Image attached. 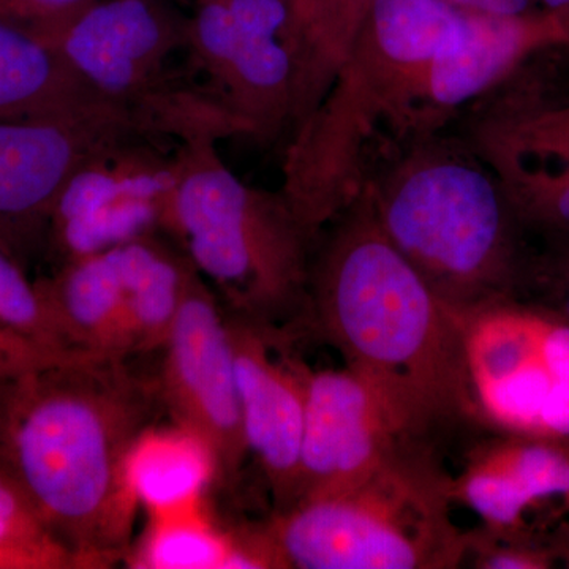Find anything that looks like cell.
Here are the masks:
<instances>
[{
  "label": "cell",
  "mask_w": 569,
  "mask_h": 569,
  "mask_svg": "<svg viewBox=\"0 0 569 569\" xmlns=\"http://www.w3.org/2000/svg\"><path fill=\"white\" fill-rule=\"evenodd\" d=\"M535 253L526 299L556 310L569 321V241H548Z\"/></svg>",
  "instance_id": "28"
},
{
  "label": "cell",
  "mask_w": 569,
  "mask_h": 569,
  "mask_svg": "<svg viewBox=\"0 0 569 569\" xmlns=\"http://www.w3.org/2000/svg\"><path fill=\"white\" fill-rule=\"evenodd\" d=\"M159 380L164 413L211 449L217 481L234 486L249 455L242 426L227 312L192 269L162 348Z\"/></svg>",
  "instance_id": "11"
},
{
  "label": "cell",
  "mask_w": 569,
  "mask_h": 569,
  "mask_svg": "<svg viewBox=\"0 0 569 569\" xmlns=\"http://www.w3.org/2000/svg\"><path fill=\"white\" fill-rule=\"evenodd\" d=\"M93 355L99 353L43 346L10 329L0 328V378L18 377L31 370L62 365V362Z\"/></svg>",
  "instance_id": "29"
},
{
  "label": "cell",
  "mask_w": 569,
  "mask_h": 569,
  "mask_svg": "<svg viewBox=\"0 0 569 569\" xmlns=\"http://www.w3.org/2000/svg\"><path fill=\"white\" fill-rule=\"evenodd\" d=\"M122 142L71 179L52 213L50 236L67 261L148 234L160 222L173 162L159 167L152 153Z\"/></svg>",
  "instance_id": "15"
},
{
  "label": "cell",
  "mask_w": 569,
  "mask_h": 569,
  "mask_svg": "<svg viewBox=\"0 0 569 569\" xmlns=\"http://www.w3.org/2000/svg\"><path fill=\"white\" fill-rule=\"evenodd\" d=\"M39 284L69 346L129 358L121 277L110 249L67 261L54 279Z\"/></svg>",
  "instance_id": "17"
},
{
  "label": "cell",
  "mask_w": 569,
  "mask_h": 569,
  "mask_svg": "<svg viewBox=\"0 0 569 569\" xmlns=\"http://www.w3.org/2000/svg\"><path fill=\"white\" fill-rule=\"evenodd\" d=\"M463 138L498 146L535 160L559 162L569 159V102L545 104L529 93L508 91L489 107L479 108Z\"/></svg>",
  "instance_id": "21"
},
{
  "label": "cell",
  "mask_w": 569,
  "mask_h": 569,
  "mask_svg": "<svg viewBox=\"0 0 569 569\" xmlns=\"http://www.w3.org/2000/svg\"><path fill=\"white\" fill-rule=\"evenodd\" d=\"M323 6L325 0H296L293 10L296 26H298L299 48H301L302 39H305L313 21L317 20L318 13H320Z\"/></svg>",
  "instance_id": "32"
},
{
  "label": "cell",
  "mask_w": 569,
  "mask_h": 569,
  "mask_svg": "<svg viewBox=\"0 0 569 569\" xmlns=\"http://www.w3.org/2000/svg\"><path fill=\"white\" fill-rule=\"evenodd\" d=\"M452 500L481 520L482 529L500 537H518L538 531L529 522L538 505L516 479L496 462L471 448L459 477H452Z\"/></svg>",
  "instance_id": "24"
},
{
  "label": "cell",
  "mask_w": 569,
  "mask_h": 569,
  "mask_svg": "<svg viewBox=\"0 0 569 569\" xmlns=\"http://www.w3.org/2000/svg\"><path fill=\"white\" fill-rule=\"evenodd\" d=\"M307 326L388 397L415 436L481 425L459 318L389 241L366 183L313 249Z\"/></svg>",
  "instance_id": "2"
},
{
  "label": "cell",
  "mask_w": 569,
  "mask_h": 569,
  "mask_svg": "<svg viewBox=\"0 0 569 569\" xmlns=\"http://www.w3.org/2000/svg\"><path fill=\"white\" fill-rule=\"evenodd\" d=\"M288 2H290L291 6H295L296 0H288Z\"/></svg>",
  "instance_id": "34"
},
{
  "label": "cell",
  "mask_w": 569,
  "mask_h": 569,
  "mask_svg": "<svg viewBox=\"0 0 569 569\" xmlns=\"http://www.w3.org/2000/svg\"><path fill=\"white\" fill-rule=\"evenodd\" d=\"M475 448L511 475L538 508L559 501L569 512L568 443L497 433Z\"/></svg>",
  "instance_id": "26"
},
{
  "label": "cell",
  "mask_w": 569,
  "mask_h": 569,
  "mask_svg": "<svg viewBox=\"0 0 569 569\" xmlns=\"http://www.w3.org/2000/svg\"><path fill=\"white\" fill-rule=\"evenodd\" d=\"M0 326L43 346L69 348L58 318L39 283H32L14 260L0 247Z\"/></svg>",
  "instance_id": "27"
},
{
  "label": "cell",
  "mask_w": 569,
  "mask_h": 569,
  "mask_svg": "<svg viewBox=\"0 0 569 569\" xmlns=\"http://www.w3.org/2000/svg\"><path fill=\"white\" fill-rule=\"evenodd\" d=\"M481 426L569 445V321L526 298L456 313Z\"/></svg>",
  "instance_id": "8"
},
{
  "label": "cell",
  "mask_w": 569,
  "mask_h": 569,
  "mask_svg": "<svg viewBox=\"0 0 569 569\" xmlns=\"http://www.w3.org/2000/svg\"><path fill=\"white\" fill-rule=\"evenodd\" d=\"M448 0H376L328 91L293 130L280 192L313 247L353 203L367 148L392 130L427 63L462 24Z\"/></svg>",
  "instance_id": "4"
},
{
  "label": "cell",
  "mask_w": 569,
  "mask_h": 569,
  "mask_svg": "<svg viewBox=\"0 0 569 569\" xmlns=\"http://www.w3.org/2000/svg\"><path fill=\"white\" fill-rule=\"evenodd\" d=\"M99 104L107 103L77 80L43 33L0 18V121L52 118Z\"/></svg>",
  "instance_id": "16"
},
{
  "label": "cell",
  "mask_w": 569,
  "mask_h": 569,
  "mask_svg": "<svg viewBox=\"0 0 569 569\" xmlns=\"http://www.w3.org/2000/svg\"><path fill=\"white\" fill-rule=\"evenodd\" d=\"M227 318L247 448L260 462L276 511H283L298 500L310 369L291 356V332Z\"/></svg>",
  "instance_id": "14"
},
{
  "label": "cell",
  "mask_w": 569,
  "mask_h": 569,
  "mask_svg": "<svg viewBox=\"0 0 569 569\" xmlns=\"http://www.w3.org/2000/svg\"><path fill=\"white\" fill-rule=\"evenodd\" d=\"M376 0H325L299 48L295 119L302 121L323 99Z\"/></svg>",
  "instance_id": "23"
},
{
  "label": "cell",
  "mask_w": 569,
  "mask_h": 569,
  "mask_svg": "<svg viewBox=\"0 0 569 569\" xmlns=\"http://www.w3.org/2000/svg\"><path fill=\"white\" fill-rule=\"evenodd\" d=\"M539 9L556 14L569 28V0H537Z\"/></svg>",
  "instance_id": "33"
},
{
  "label": "cell",
  "mask_w": 569,
  "mask_h": 569,
  "mask_svg": "<svg viewBox=\"0 0 569 569\" xmlns=\"http://www.w3.org/2000/svg\"><path fill=\"white\" fill-rule=\"evenodd\" d=\"M189 51L206 100L239 134L274 138L290 129L299 33L288 0H193Z\"/></svg>",
  "instance_id": "9"
},
{
  "label": "cell",
  "mask_w": 569,
  "mask_h": 569,
  "mask_svg": "<svg viewBox=\"0 0 569 569\" xmlns=\"http://www.w3.org/2000/svg\"><path fill=\"white\" fill-rule=\"evenodd\" d=\"M110 252L121 277L130 355L162 350L193 266L148 234Z\"/></svg>",
  "instance_id": "18"
},
{
  "label": "cell",
  "mask_w": 569,
  "mask_h": 569,
  "mask_svg": "<svg viewBox=\"0 0 569 569\" xmlns=\"http://www.w3.org/2000/svg\"><path fill=\"white\" fill-rule=\"evenodd\" d=\"M408 438L421 437L361 373L309 370L296 503L355 485Z\"/></svg>",
  "instance_id": "13"
},
{
  "label": "cell",
  "mask_w": 569,
  "mask_h": 569,
  "mask_svg": "<svg viewBox=\"0 0 569 569\" xmlns=\"http://www.w3.org/2000/svg\"><path fill=\"white\" fill-rule=\"evenodd\" d=\"M164 413L159 380L93 355L0 378V467L80 568L126 559L137 522L127 460Z\"/></svg>",
  "instance_id": "1"
},
{
  "label": "cell",
  "mask_w": 569,
  "mask_h": 569,
  "mask_svg": "<svg viewBox=\"0 0 569 569\" xmlns=\"http://www.w3.org/2000/svg\"><path fill=\"white\" fill-rule=\"evenodd\" d=\"M151 134L110 104L31 121H0V247L17 261L50 236L59 198L86 164Z\"/></svg>",
  "instance_id": "10"
},
{
  "label": "cell",
  "mask_w": 569,
  "mask_h": 569,
  "mask_svg": "<svg viewBox=\"0 0 569 569\" xmlns=\"http://www.w3.org/2000/svg\"><path fill=\"white\" fill-rule=\"evenodd\" d=\"M468 142L496 171L527 233L569 241V159L535 162L498 146Z\"/></svg>",
  "instance_id": "22"
},
{
  "label": "cell",
  "mask_w": 569,
  "mask_h": 569,
  "mask_svg": "<svg viewBox=\"0 0 569 569\" xmlns=\"http://www.w3.org/2000/svg\"><path fill=\"white\" fill-rule=\"evenodd\" d=\"M80 568L21 486L0 467V569Z\"/></svg>",
  "instance_id": "25"
},
{
  "label": "cell",
  "mask_w": 569,
  "mask_h": 569,
  "mask_svg": "<svg viewBox=\"0 0 569 569\" xmlns=\"http://www.w3.org/2000/svg\"><path fill=\"white\" fill-rule=\"evenodd\" d=\"M212 479H217V463L211 449L176 425L149 427L127 460V481L149 515L200 503Z\"/></svg>",
  "instance_id": "19"
},
{
  "label": "cell",
  "mask_w": 569,
  "mask_h": 569,
  "mask_svg": "<svg viewBox=\"0 0 569 569\" xmlns=\"http://www.w3.org/2000/svg\"><path fill=\"white\" fill-rule=\"evenodd\" d=\"M217 138H182L159 224L227 313L293 332L307 326L313 244L280 190L249 186L224 164Z\"/></svg>",
  "instance_id": "6"
},
{
  "label": "cell",
  "mask_w": 569,
  "mask_h": 569,
  "mask_svg": "<svg viewBox=\"0 0 569 569\" xmlns=\"http://www.w3.org/2000/svg\"><path fill=\"white\" fill-rule=\"evenodd\" d=\"M127 561L140 569H242L234 531L213 526L203 501L149 515L148 530Z\"/></svg>",
  "instance_id": "20"
},
{
  "label": "cell",
  "mask_w": 569,
  "mask_h": 569,
  "mask_svg": "<svg viewBox=\"0 0 569 569\" xmlns=\"http://www.w3.org/2000/svg\"><path fill=\"white\" fill-rule=\"evenodd\" d=\"M92 2L96 0H0V18L20 22L47 36Z\"/></svg>",
  "instance_id": "30"
},
{
  "label": "cell",
  "mask_w": 569,
  "mask_h": 569,
  "mask_svg": "<svg viewBox=\"0 0 569 569\" xmlns=\"http://www.w3.org/2000/svg\"><path fill=\"white\" fill-rule=\"evenodd\" d=\"M455 9L463 13L509 17V14L529 13L539 9L537 0H448Z\"/></svg>",
  "instance_id": "31"
},
{
  "label": "cell",
  "mask_w": 569,
  "mask_h": 569,
  "mask_svg": "<svg viewBox=\"0 0 569 569\" xmlns=\"http://www.w3.org/2000/svg\"><path fill=\"white\" fill-rule=\"evenodd\" d=\"M452 503L436 441L408 438L355 485L244 530L261 569H452L468 546Z\"/></svg>",
  "instance_id": "5"
},
{
  "label": "cell",
  "mask_w": 569,
  "mask_h": 569,
  "mask_svg": "<svg viewBox=\"0 0 569 569\" xmlns=\"http://www.w3.org/2000/svg\"><path fill=\"white\" fill-rule=\"evenodd\" d=\"M0 328H2V326H0ZM7 329V328H6Z\"/></svg>",
  "instance_id": "35"
},
{
  "label": "cell",
  "mask_w": 569,
  "mask_h": 569,
  "mask_svg": "<svg viewBox=\"0 0 569 569\" xmlns=\"http://www.w3.org/2000/svg\"><path fill=\"white\" fill-rule=\"evenodd\" d=\"M556 48H569V28L549 11L463 13L458 33L430 59L415 84L391 130L396 141L441 132L460 110L512 80L533 56Z\"/></svg>",
  "instance_id": "12"
},
{
  "label": "cell",
  "mask_w": 569,
  "mask_h": 569,
  "mask_svg": "<svg viewBox=\"0 0 569 569\" xmlns=\"http://www.w3.org/2000/svg\"><path fill=\"white\" fill-rule=\"evenodd\" d=\"M44 37L96 99L156 132L181 137L208 114L200 92L173 89L176 58L190 54L189 17L167 0H96Z\"/></svg>",
  "instance_id": "7"
},
{
  "label": "cell",
  "mask_w": 569,
  "mask_h": 569,
  "mask_svg": "<svg viewBox=\"0 0 569 569\" xmlns=\"http://www.w3.org/2000/svg\"><path fill=\"white\" fill-rule=\"evenodd\" d=\"M366 187L378 223L455 313L526 298L535 250L493 168L463 137L396 141Z\"/></svg>",
  "instance_id": "3"
}]
</instances>
